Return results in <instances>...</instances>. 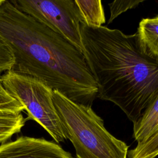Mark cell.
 <instances>
[{
	"label": "cell",
	"instance_id": "cell-1",
	"mask_svg": "<svg viewBox=\"0 0 158 158\" xmlns=\"http://www.w3.org/2000/svg\"><path fill=\"white\" fill-rule=\"evenodd\" d=\"M0 39L12 52V70L91 107L98 85L83 52L67 40L7 0L0 4Z\"/></svg>",
	"mask_w": 158,
	"mask_h": 158
},
{
	"label": "cell",
	"instance_id": "cell-2",
	"mask_svg": "<svg viewBox=\"0 0 158 158\" xmlns=\"http://www.w3.org/2000/svg\"><path fill=\"white\" fill-rule=\"evenodd\" d=\"M83 53L98 85V98L117 105L134 124L158 96V59L136 33L80 24Z\"/></svg>",
	"mask_w": 158,
	"mask_h": 158
},
{
	"label": "cell",
	"instance_id": "cell-3",
	"mask_svg": "<svg viewBox=\"0 0 158 158\" xmlns=\"http://www.w3.org/2000/svg\"><path fill=\"white\" fill-rule=\"evenodd\" d=\"M52 98L64 134L72 143L77 158H127L128 146L107 130L91 107L76 103L56 90Z\"/></svg>",
	"mask_w": 158,
	"mask_h": 158
},
{
	"label": "cell",
	"instance_id": "cell-4",
	"mask_svg": "<svg viewBox=\"0 0 158 158\" xmlns=\"http://www.w3.org/2000/svg\"><path fill=\"white\" fill-rule=\"evenodd\" d=\"M1 83L9 94L24 107L26 120L36 121L57 143L66 139L52 101V89L33 77L12 70L1 75Z\"/></svg>",
	"mask_w": 158,
	"mask_h": 158
},
{
	"label": "cell",
	"instance_id": "cell-5",
	"mask_svg": "<svg viewBox=\"0 0 158 158\" xmlns=\"http://www.w3.org/2000/svg\"><path fill=\"white\" fill-rule=\"evenodd\" d=\"M10 2L21 12L83 51L80 31L82 18L75 0H12Z\"/></svg>",
	"mask_w": 158,
	"mask_h": 158
},
{
	"label": "cell",
	"instance_id": "cell-6",
	"mask_svg": "<svg viewBox=\"0 0 158 158\" xmlns=\"http://www.w3.org/2000/svg\"><path fill=\"white\" fill-rule=\"evenodd\" d=\"M0 158H74L58 144L22 136L0 144Z\"/></svg>",
	"mask_w": 158,
	"mask_h": 158
},
{
	"label": "cell",
	"instance_id": "cell-7",
	"mask_svg": "<svg viewBox=\"0 0 158 158\" xmlns=\"http://www.w3.org/2000/svg\"><path fill=\"white\" fill-rule=\"evenodd\" d=\"M136 33L143 51L151 57L158 59V20L155 17L143 19Z\"/></svg>",
	"mask_w": 158,
	"mask_h": 158
},
{
	"label": "cell",
	"instance_id": "cell-8",
	"mask_svg": "<svg viewBox=\"0 0 158 158\" xmlns=\"http://www.w3.org/2000/svg\"><path fill=\"white\" fill-rule=\"evenodd\" d=\"M158 129V96L148 107L141 118L133 124V137L137 143L149 138Z\"/></svg>",
	"mask_w": 158,
	"mask_h": 158
},
{
	"label": "cell",
	"instance_id": "cell-9",
	"mask_svg": "<svg viewBox=\"0 0 158 158\" xmlns=\"http://www.w3.org/2000/svg\"><path fill=\"white\" fill-rule=\"evenodd\" d=\"M82 22L89 27H100L106 22L102 2L100 0H75Z\"/></svg>",
	"mask_w": 158,
	"mask_h": 158
},
{
	"label": "cell",
	"instance_id": "cell-10",
	"mask_svg": "<svg viewBox=\"0 0 158 158\" xmlns=\"http://www.w3.org/2000/svg\"><path fill=\"white\" fill-rule=\"evenodd\" d=\"M25 121L21 113L0 110V144L8 141L14 134L19 133Z\"/></svg>",
	"mask_w": 158,
	"mask_h": 158
},
{
	"label": "cell",
	"instance_id": "cell-11",
	"mask_svg": "<svg viewBox=\"0 0 158 158\" xmlns=\"http://www.w3.org/2000/svg\"><path fill=\"white\" fill-rule=\"evenodd\" d=\"M158 156V129L128 152V158H155Z\"/></svg>",
	"mask_w": 158,
	"mask_h": 158
},
{
	"label": "cell",
	"instance_id": "cell-12",
	"mask_svg": "<svg viewBox=\"0 0 158 158\" xmlns=\"http://www.w3.org/2000/svg\"><path fill=\"white\" fill-rule=\"evenodd\" d=\"M0 110L20 113L25 110L24 107L6 90L0 79Z\"/></svg>",
	"mask_w": 158,
	"mask_h": 158
},
{
	"label": "cell",
	"instance_id": "cell-13",
	"mask_svg": "<svg viewBox=\"0 0 158 158\" xmlns=\"http://www.w3.org/2000/svg\"><path fill=\"white\" fill-rule=\"evenodd\" d=\"M144 1H131V0H119L114 1L109 3L110 9V17L107 24L111 23L115 18L128 10L136 7Z\"/></svg>",
	"mask_w": 158,
	"mask_h": 158
},
{
	"label": "cell",
	"instance_id": "cell-14",
	"mask_svg": "<svg viewBox=\"0 0 158 158\" xmlns=\"http://www.w3.org/2000/svg\"><path fill=\"white\" fill-rule=\"evenodd\" d=\"M15 60L7 45L0 39V75L12 69Z\"/></svg>",
	"mask_w": 158,
	"mask_h": 158
},
{
	"label": "cell",
	"instance_id": "cell-15",
	"mask_svg": "<svg viewBox=\"0 0 158 158\" xmlns=\"http://www.w3.org/2000/svg\"><path fill=\"white\" fill-rule=\"evenodd\" d=\"M3 2V0H0V4Z\"/></svg>",
	"mask_w": 158,
	"mask_h": 158
},
{
	"label": "cell",
	"instance_id": "cell-16",
	"mask_svg": "<svg viewBox=\"0 0 158 158\" xmlns=\"http://www.w3.org/2000/svg\"><path fill=\"white\" fill-rule=\"evenodd\" d=\"M155 18H156L157 20H158V15H157L156 17H155Z\"/></svg>",
	"mask_w": 158,
	"mask_h": 158
},
{
	"label": "cell",
	"instance_id": "cell-17",
	"mask_svg": "<svg viewBox=\"0 0 158 158\" xmlns=\"http://www.w3.org/2000/svg\"><path fill=\"white\" fill-rule=\"evenodd\" d=\"M1 75H0V79H1Z\"/></svg>",
	"mask_w": 158,
	"mask_h": 158
}]
</instances>
